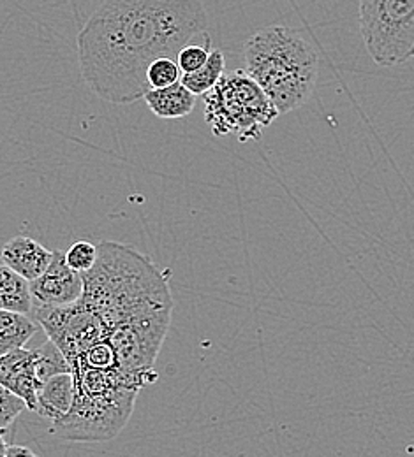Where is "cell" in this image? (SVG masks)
Returning a JSON list of instances; mask_svg holds the SVG:
<instances>
[{
  "mask_svg": "<svg viewBox=\"0 0 414 457\" xmlns=\"http://www.w3.org/2000/svg\"><path fill=\"white\" fill-rule=\"evenodd\" d=\"M199 0H105L78 34L85 85L105 103L132 104L150 90L147 71L207 32Z\"/></svg>",
  "mask_w": 414,
  "mask_h": 457,
  "instance_id": "6da1fadb",
  "label": "cell"
},
{
  "mask_svg": "<svg viewBox=\"0 0 414 457\" xmlns=\"http://www.w3.org/2000/svg\"><path fill=\"white\" fill-rule=\"evenodd\" d=\"M170 271L119 241L97 245V262L83 275L80 301L99 320L105 338L127 328H170Z\"/></svg>",
  "mask_w": 414,
  "mask_h": 457,
  "instance_id": "7a4b0ae2",
  "label": "cell"
},
{
  "mask_svg": "<svg viewBox=\"0 0 414 457\" xmlns=\"http://www.w3.org/2000/svg\"><path fill=\"white\" fill-rule=\"evenodd\" d=\"M243 65L279 114L301 108L317 83L316 50L298 30L284 25L256 32L243 48Z\"/></svg>",
  "mask_w": 414,
  "mask_h": 457,
  "instance_id": "3957f363",
  "label": "cell"
},
{
  "mask_svg": "<svg viewBox=\"0 0 414 457\" xmlns=\"http://www.w3.org/2000/svg\"><path fill=\"white\" fill-rule=\"evenodd\" d=\"M74 400L50 433L69 442H108L129 422L143 384L120 370L71 368Z\"/></svg>",
  "mask_w": 414,
  "mask_h": 457,
  "instance_id": "277c9868",
  "label": "cell"
},
{
  "mask_svg": "<svg viewBox=\"0 0 414 457\" xmlns=\"http://www.w3.org/2000/svg\"><path fill=\"white\" fill-rule=\"evenodd\" d=\"M281 114L245 72L224 74L221 81L205 94V120L217 137L235 136L238 141H256Z\"/></svg>",
  "mask_w": 414,
  "mask_h": 457,
  "instance_id": "5b68a950",
  "label": "cell"
},
{
  "mask_svg": "<svg viewBox=\"0 0 414 457\" xmlns=\"http://www.w3.org/2000/svg\"><path fill=\"white\" fill-rule=\"evenodd\" d=\"M359 32L367 54L381 67L413 57L414 0H359Z\"/></svg>",
  "mask_w": 414,
  "mask_h": 457,
  "instance_id": "8992f818",
  "label": "cell"
},
{
  "mask_svg": "<svg viewBox=\"0 0 414 457\" xmlns=\"http://www.w3.org/2000/svg\"><path fill=\"white\" fill-rule=\"evenodd\" d=\"M43 357V346L20 348L0 355V386L18 396L32 411L36 410L38 393L45 384L41 373Z\"/></svg>",
  "mask_w": 414,
  "mask_h": 457,
  "instance_id": "52a82bcc",
  "label": "cell"
},
{
  "mask_svg": "<svg viewBox=\"0 0 414 457\" xmlns=\"http://www.w3.org/2000/svg\"><path fill=\"white\" fill-rule=\"evenodd\" d=\"M29 288L36 306H69L80 301L83 294V275L72 271L65 262L63 252L55 250L46 271L29 282Z\"/></svg>",
  "mask_w": 414,
  "mask_h": 457,
  "instance_id": "ba28073f",
  "label": "cell"
},
{
  "mask_svg": "<svg viewBox=\"0 0 414 457\" xmlns=\"http://www.w3.org/2000/svg\"><path fill=\"white\" fill-rule=\"evenodd\" d=\"M54 259V252L29 236L11 237L0 250V261L16 275L32 282L39 278Z\"/></svg>",
  "mask_w": 414,
  "mask_h": 457,
  "instance_id": "9c48e42d",
  "label": "cell"
},
{
  "mask_svg": "<svg viewBox=\"0 0 414 457\" xmlns=\"http://www.w3.org/2000/svg\"><path fill=\"white\" fill-rule=\"evenodd\" d=\"M74 400V380L71 373H59L48 378L38 393L36 413L46 420L59 422L63 419Z\"/></svg>",
  "mask_w": 414,
  "mask_h": 457,
  "instance_id": "30bf717a",
  "label": "cell"
},
{
  "mask_svg": "<svg viewBox=\"0 0 414 457\" xmlns=\"http://www.w3.org/2000/svg\"><path fill=\"white\" fill-rule=\"evenodd\" d=\"M148 110L163 120H180L194 112L196 96L190 94L180 81L157 90H148L143 97Z\"/></svg>",
  "mask_w": 414,
  "mask_h": 457,
  "instance_id": "8fae6325",
  "label": "cell"
},
{
  "mask_svg": "<svg viewBox=\"0 0 414 457\" xmlns=\"http://www.w3.org/2000/svg\"><path fill=\"white\" fill-rule=\"evenodd\" d=\"M41 326L29 315L0 310V355L25 348Z\"/></svg>",
  "mask_w": 414,
  "mask_h": 457,
  "instance_id": "7c38bea8",
  "label": "cell"
},
{
  "mask_svg": "<svg viewBox=\"0 0 414 457\" xmlns=\"http://www.w3.org/2000/svg\"><path fill=\"white\" fill-rule=\"evenodd\" d=\"M32 294L29 282L7 266L0 264V310L29 315L32 312Z\"/></svg>",
  "mask_w": 414,
  "mask_h": 457,
  "instance_id": "4fadbf2b",
  "label": "cell"
},
{
  "mask_svg": "<svg viewBox=\"0 0 414 457\" xmlns=\"http://www.w3.org/2000/svg\"><path fill=\"white\" fill-rule=\"evenodd\" d=\"M224 69H226V58L223 50H212L210 57L205 62V65L201 69H198L196 72L190 74H182L180 83L196 97L198 96H205L208 94L224 76Z\"/></svg>",
  "mask_w": 414,
  "mask_h": 457,
  "instance_id": "5bb4252c",
  "label": "cell"
},
{
  "mask_svg": "<svg viewBox=\"0 0 414 457\" xmlns=\"http://www.w3.org/2000/svg\"><path fill=\"white\" fill-rule=\"evenodd\" d=\"M212 41L208 32L201 34L198 39L190 41L189 45H185L177 55V63L180 67L182 74H190L196 72L198 69H201L205 65V62L212 54Z\"/></svg>",
  "mask_w": 414,
  "mask_h": 457,
  "instance_id": "9a60e30c",
  "label": "cell"
},
{
  "mask_svg": "<svg viewBox=\"0 0 414 457\" xmlns=\"http://www.w3.org/2000/svg\"><path fill=\"white\" fill-rule=\"evenodd\" d=\"M180 78H182V72L175 58H157L156 62L150 63L147 71V81L150 90L172 87L180 81Z\"/></svg>",
  "mask_w": 414,
  "mask_h": 457,
  "instance_id": "2e32d148",
  "label": "cell"
},
{
  "mask_svg": "<svg viewBox=\"0 0 414 457\" xmlns=\"http://www.w3.org/2000/svg\"><path fill=\"white\" fill-rule=\"evenodd\" d=\"M63 255L72 271L85 275L97 262V245H92L90 241H76L63 252Z\"/></svg>",
  "mask_w": 414,
  "mask_h": 457,
  "instance_id": "e0dca14e",
  "label": "cell"
},
{
  "mask_svg": "<svg viewBox=\"0 0 414 457\" xmlns=\"http://www.w3.org/2000/svg\"><path fill=\"white\" fill-rule=\"evenodd\" d=\"M27 410V404L0 386V429H9L13 422Z\"/></svg>",
  "mask_w": 414,
  "mask_h": 457,
  "instance_id": "ac0fdd59",
  "label": "cell"
},
{
  "mask_svg": "<svg viewBox=\"0 0 414 457\" xmlns=\"http://www.w3.org/2000/svg\"><path fill=\"white\" fill-rule=\"evenodd\" d=\"M4 457H39L34 451H30L29 447H21V445H14V444H9L7 445V451H5V456Z\"/></svg>",
  "mask_w": 414,
  "mask_h": 457,
  "instance_id": "d6986e66",
  "label": "cell"
},
{
  "mask_svg": "<svg viewBox=\"0 0 414 457\" xmlns=\"http://www.w3.org/2000/svg\"><path fill=\"white\" fill-rule=\"evenodd\" d=\"M7 442L4 440V436H0V457L5 456V451H7Z\"/></svg>",
  "mask_w": 414,
  "mask_h": 457,
  "instance_id": "ffe728a7",
  "label": "cell"
},
{
  "mask_svg": "<svg viewBox=\"0 0 414 457\" xmlns=\"http://www.w3.org/2000/svg\"><path fill=\"white\" fill-rule=\"evenodd\" d=\"M9 433V429H0V436H5Z\"/></svg>",
  "mask_w": 414,
  "mask_h": 457,
  "instance_id": "44dd1931",
  "label": "cell"
},
{
  "mask_svg": "<svg viewBox=\"0 0 414 457\" xmlns=\"http://www.w3.org/2000/svg\"><path fill=\"white\" fill-rule=\"evenodd\" d=\"M413 57H414V50H413Z\"/></svg>",
  "mask_w": 414,
  "mask_h": 457,
  "instance_id": "7402d4cb",
  "label": "cell"
}]
</instances>
